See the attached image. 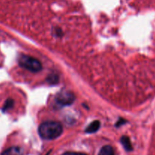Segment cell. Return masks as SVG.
<instances>
[{
    "instance_id": "6da1fadb",
    "label": "cell",
    "mask_w": 155,
    "mask_h": 155,
    "mask_svg": "<svg viewBox=\"0 0 155 155\" xmlns=\"http://www.w3.org/2000/svg\"><path fill=\"white\" fill-rule=\"evenodd\" d=\"M39 135L42 139L51 140L60 136L63 132V127L57 121H46L39 125Z\"/></svg>"
},
{
    "instance_id": "7a4b0ae2",
    "label": "cell",
    "mask_w": 155,
    "mask_h": 155,
    "mask_svg": "<svg viewBox=\"0 0 155 155\" xmlns=\"http://www.w3.org/2000/svg\"><path fill=\"white\" fill-rule=\"evenodd\" d=\"M18 64L21 68L33 73L39 72L42 70V64L40 61L38 59L27 54H21L20 56Z\"/></svg>"
},
{
    "instance_id": "3957f363",
    "label": "cell",
    "mask_w": 155,
    "mask_h": 155,
    "mask_svg": "<svg viewBox=\"0 0 155 155\" xmlns=\"http://www.w3.org/2000/svg\"><path fill=\"white\" fill-rule=\"evenodd\" d=\"M75 100L74 93L69 90L63 89L56 95L55 101L61 106H68L73 104Z\"/></svg>"
},
{
    "instance_id": "277c9868",
    "label": "cell",
    "mask_w": 155,
    "mask_h": 155,
    "mask_svg": "<svg viewBox=\"0 0 155 155\" xmlns=\"http://www.w3.org/2000/svg\"><path fill=\"white\" fill-rule=\"evenodd\" d=\"M1 155H23V150L19 147H11L5 150Z\"/></svg>"
},
{
    "instance_id": "5b68a950",
    "label": "cell",
    "mask_w": 155,
    "mask_h": 155,
    "mask_svg": "<svg viewBox=\"0 0 155 155\" xmlns=\"http://www.w3.org/2000/svg\"><path fill=\"white\" fill-rule=\"evenodd\" d=\"M100 126H101V123L98 120H95L88 126L85 132L86 133H94L99 130Z\"/></svg>"
},
{
    "instance_id": "8992f818",
    "label": "cell",
    "mask_w": 155,
    "mask_h": 155,
    "mask_svg": "<svg viewBox=\"0 0 155 155\" xmlns=\"http://www.w3.org/2000/svg\"><path fill=\"white\" fill-rule=\"evenodd\" d=\"M120 142L121 143H122L123 146L124 147V148H125L127 151H130L133 150L131 142H130V139L128 136H122L120 139Z\"/></svg>"
},
{
    "instance_id": "52a82bcc",
    "label": "cell",
    "mask_w": 155,
    "mask_h": 155,
    "mask_svg": "<svg viewBox=\"0 0 155 155\" xmlns=\"http://www.w3.org/2000/svg\"><path fill=\"white\" fill-rule=\"evenodd\" d=\"M98 155H114V151L111 146L105 145L101 148Z\"/></svg>"
},
{
    "instance_id": "ba28073f",
    "label": "cell",
    "mask_w": 155,
    "mask_h": 155,
    "mask_svg": "<svg viewBox=\"0 0 155 155\" xmlns=\"http://www.w3.org/2000/svg\"><path fill=\"white\" fill-rule=\"evenodd\" d=\"M13 105H14V101L12 99V98H8V99L5 101V103L4 106H3L2 107V110L4 112H5L6 110H8V109L12 108V107H13Z\"/></svg>"
},
{
    "instance_id": "9c48e42d",
    "label": "cell",
    "mask_w": 155,
    "mask_h": 155,
    "mask_svg": "<svg viewBox=\"0 0 155 155\" xmlns=\"http://www.w3.org/2000/svg\"><path fill=\"white\" fill-rule=\"evenodd\" d=\"M47 78H48L47 80H48V83H51V84H55V83H57L58 82V77L57 75H55V74H51V75H50Z\"/></svg>"
},
{
    "instance_id": "30bf717a",
    "label": "cell",
    "mask_w": 155,
    "mask_h": 155,
    "mask_svg": "<svg viewBox=\"0 0 155 155\" xmlns=\"http://www.w3.org/2000/svg\"><path fill=\"white\" fill-rule=\"evenodd\" d=\"M62 155H87V154H83V153H80V152H71V151H68V152L64 153Z\"/></svg>"
},
{
    "instance_id": "8fae6325",
    "label": "cell",
    "mask_w": 155,
    "mask_h": 155,
    "mask_svg": "<svg viewBox=\"0 0 155 155\" xmlns=\"http://www.w3.org/2000/svg\"><path fill=\"white\" fill-rule=\"evenodd\" d=\"M126 123V120H124V119H120V120H119V121H118L117 123V124H116V126L117 127H120V126H121L123 124H125Z\"/></svg>"
},
{
    "instance_id": "7c38bea8",
    "label": "cell",
    "mask_w": 155,
    "mask_h": 155,
    "mask_svg": "<svg viewBox=\"0 0 155 155\" xmlns=\"http://www.w3.org/2000/svg\"><path fill=\"white\" fill-rule=\"evenodd\" d=\"M55 34L57 35L58 36H62V32H61V30L59 28H57L55 30Z\"/></svg>"
}]
</instances>
